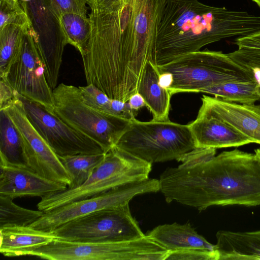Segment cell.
Here are the masks:
<instances>
[{"label": "cell", "instance_id": "obj_1", "mask_svg": "<svg viewBox=\"0 0 260 260\" xmlns=\"http://www.w3.org/2000/svg\"><path fill=\"white\" fill-rule=\"evenodd\" d=\"M156 0H129L111 11L91 10V29L81 55L87 84L127 102L150 60Z\"/></svg>", "mask_w": 260, "mask_h": 260}, {"label": "cell", "instance_id": "obj_2", "mask_svg": "<svg viewBox=\"0 0 260 260\" xmlns=\"http://www.w3.org/2000/svg\"><path fill=\"white\" fill-rule=\"evenodd\" d=\"M159 182L167 203L199 211L213 206L260 205V163L254 154L238 149L196 165L168 168Z\"/></svg>", "mask_w": 260, "mask_h": 260}, {"label": "cell", "instance_id": "obj_3", "mask_svg": "<svg viewBox=\"0 0 260 260\" xmlns=\"http://www.w3.org/2000/svg\"><path fill=\"white\" fill-rule=\"evenodd\" d=\"M260 31V16L205 5L199 0H156L150 60L156 66L208 44Z\"/></svg>", "mask_w": 260, "mask_h": 260}, {"label": "cell", "instance_id": "obj_4", "mask_svg": "<svg viewBox=\"0 0 260 260\" xmlns=\"http://www.w3.org/2000/svg\"><path fill=\"white\" fill-rule=\"evenodd\" d=\"M151 169L152 164L115 146L105 153L101 162L83 183L43 197L37 204L38 209L47 212L121 185L147 180Z\"/></svg>", "mask_w": 260, "mask_h": 260}, {"label": "cell", "instance_id": "obj_5", "mask_svg": "<svg viewBox=\"0 0 260 260\" xmlns=\"http://www.w3.org/2000/svg\"><path fill=\"white\" fill-rule=\"evenodd\" d=\"M157 67L160 74H171L172 82L167 89L172 95L200 92L223 82L255 81L251 70L239 65L222 51L200 50Z\"/></svg>", "mask_w": 260, "mask_h": 260}, {"label": "cell", "instance_id": "obj_6", "mask_svg": "<svg viewBox=\"0 0 260 260\" xmlns=\"http://www.w3.org/2000/svg\"><path fill=\"white\" fill-rule=\"evenodd\" d=\"M116 146L150 164L178 160L197 148L188 124L136 118Z\"/></svg>", "mask_w": 260, "mask_h": 260}, {"label": "cell", "instance_id": "obj_7", "mask_svg": "<svg viewBox=\"0 0 260 260\" xmlns=\"http://www.w3.org/2000/svg\"><path fill=\"white\" fill-rule=\"evenodd\" d=\"M53 95L54 105L49 112L97 142L105 153L116 146L129 127L132 120L87 104L79 87L62 83L53 90Z\"/></svg>", "mask_w": 260, "mask_h": 260}, {"label": "cell", "instance_id": "obj_8", "mask_svg": "<svg viewBox=\"0 0 260 260\" xmlns=\"http://www.w3.org/2000/svg\"><path fill=\"white\" fill-rule=\"evenodd\" d=\"M168 251L147 237L120 242H79L56 239L27 251L49 260H165Z\"/></svg>", "mask_w": 260, "mask_h": 260}, {"label": "cell", "instance_id": "obj_9", "mask_svg": "<svg viewBox=\"0 0 260 260\" xmlns=\"http://www.w3.org/2000/svg\"><path fill=\"white\" fill-rule=\"evenodd\" d=\"M50 232L57 239L79 242L128 241L145 236L129 204L79 217Z\"/></svg>", "mask_w": 260, "mask_h": 260}, {"label": "cell", "instance_id": "obj_10", "mask_svg": "<svg viewBox=\"0 0 260 260\" xmlns=\"http://www.w3.org/2000/svg\"><path fill=\"white\" fill-rule=\"evenodd\" d=\"M31 23L36 47L45 75L53 90L58 78L67 45L60 23L61 13L55 0H17Z\"/></svg>", "mask_w": 260, "mask_h": 260}, {"label": "cell", "instance_id": "obj_11", "mask_svg": "<svg viewBox=\"0 0 260 260\" xmlns=\"http://www.w3.org/2000/svg\"><path fill=\"white\" fill-rule=\"evenodd\" d=\"M159 191V179H148L121 185L101 194L70 203L44 214L29 226L50 232L79 217L129 204L135 197Z\"/></svg>", "mask_w": 260, "mask_h": 260}, {"label": "cell", "instance_id": "obj_12", "mask_svg": "<svg viewBox=\"0 0 260 260\" xmlns=\"http://www.w3.org/2000/svg\"><path fill=\"white\" fill-rule=\"evenodd\" d=\"M1 78L18 94L40 104L49 111L52 109L53 90L47 81L31 26L24 36L20 50Z\"/></svg>", "mask_w": 260, "mask_h": 260}, {"label": "cell", "instance_id": "obj_13", "mask_svg": "<svg viewBox=\"0 0 260 260\" xmlns=\"http://www.w3.org/2000/svg\"><path fill=\"white\" fill-rule=\"evenodd\" d=\"M17 96L31 124L58 156L104 153L97 142L69 126L40 104L18 93Z\"/></svg>", "mask_w": 260, "mask_h": 260}, {"label": "cell", "instance_id": "obj_14", "mask_svg": "<svg viewBox=\"0 0 260 260\" xmlns=\"http://www.w3.org/2000/svg\"><path fill=\"white\" fill-rule=\"evenodd\" d=\"M2 110L7 112L22 135L24 164L43 177L69 187L72 181L70 175L58 156L28 120L17 94L11 104Z\"/></svg>", "mask_w": 260, "mask_h": 260}, {"label": "cell", "instance_id": "obj_15", "mask_svg": "<svg viewBox=\"0 0 260 260\" xmlns=\"http://www.w3.org/2000/svg\"><path fill=\"white\" fill-rule=\"evenodd\" d=\"M68 186L39 175L25 164L9 162L0 156V195L14 199L43 197Z\"/></svg>", "mask_w": 260, "mask_h": 260}, {"label": "cell", "instance_id": "obj_16", "mask_svg": "<svg viewBox=\"0 0 260 260\" xmlns=\"http://www.w3.org/2000/svg\"><path fill=\"white\" fill-rule=\"evenodd\" d=\"M200 108L221 119L248 138L260 144V105H246L225 101L203 95Z\"/></svg>", "mask_w": 260, "mask_h": 260}, {"label": "cell", "instance_id": "obj_17", "mask_svg": "<svg viewBox=\"0 0 260 260\" xmlns=\"http://www.w3.org/2000/svg\"><path fill=\"white\" fill-rule=\"evenodd\" d=\"M188 124L197 148L236 147L252 143L231 125L201 108L194 120Z\"/></svg>", "mask_w": 260, "mask_h": 260}, {"label": "cell", "instance_id": "obj_18", "mask_svg": "<svg viewBox=\"0 0 260 260\" xmlns=\"http://www.w3.org/2000/svg\"><path fill=\"white\" fill-rule=\"evenodd\" d=\"M145 235L169 252L189 249L215 251V244L199 235L189 223L159 225Z\"/></svg>", "mask_w": 260, "mask_h": 260}, {"label": "cell", "instance_id": "obj_19", "mask_svg": "<svg viewBox=\"0 0 260 260\" xmlns=\"http://www.w3.org/2000/svg\"><path fill=\"white\" fill-rule=\"evenodd\" d=\"M215 236L218 260H260V230H220Z\"/></svg>", "mask_w": 260, "mask_h": 260}, {"label": "cell", "instance_id": "obj_20", "mask_svg": "<svg viewBox=\"0 0 260 260\" xmlns=\"http://www.w3.org/2000/svg\"><path fill=\"white\" fill-rule=\"evenodd\" d=\"M57 238L50 232L28 226L0 229V252L8 257L23 256L27 251L47 245Z\"/></svg>", "mask_w": 260, "mask_h": 260}, {"label": "cell", "instance_id": "obj_21", "mask_svg": "<svg viewBox=\"0 0 260 260\" xmlns=\"http://www.w3.org/2000/svg\"><path fill=\"white\" fill-rule=\"evenodd\" d=\"M160 73L157 66L147 61L142 73L137 92L144 99L146 107L152 115L154 121L170 120L171 94L159 83Z\"/></svg>", "mask_w": 260, "mask_h": 260}, {"label": "cell", "instance_id": "obj_22", "mask_svg": "<svg viewBox=\"0 0 260 260\" xmlns=\"http://www.w3.org/2000/svg\"><path fill=\"white\" fill-rule=\"evenodd\" d=\"M30 26V22L24 11L0 28V76L20 50L24 36Z\"/></svg>", "mask_w": 260, "mask_h": 260}, {"label": "cell", "instance_id": "obj_23", "mask_svg": "<svg viewBox=\"0 0 260 260\" xmlns=\"http://www.w3.org/2000/svg\"><path fill=\"white\" fill-rule=\"evenodd\" d=\"M200 92L241 104H254L260 100V86L256 81L223 82L205 88Z\"/></svg>", "mask_w": 260, "mask_h": 260}, {"label": "cell", "instance_id": "obj_24", "mask_svg": "<svg viewBox=\"0 0 260 260\" xmlns=\"http://www.w3.org/2000/svg\"><path fill=\"white\" fill-rule=\"evenodd\" d=\"M0 156L9 162L24 164L22 135L4 110H0Z\"/></svg>", "mask_w": 260, "mask_h": 260}, {"label": "cell", "instance_id": "obj_25", "mask_svg": "<svg viewBox=\"0 0 260 260\" xmlns=\"http://www.w3.org/2000/svg\"><path fill=\"white\" fill-rule=\"evenodd\" d=\"M60 23L66 44L74 46L82 55L91 34L90 18L86 15L64 12L60 15Z\"/></svg>", "mask_w": 260, "mask_h": 260}, {"label": "cell", "instance_id": "obj_26", "mask_svg": "<svg viewBox=\"0 0 260 260\" xmlns=\"http://www.w3.org/2000/svg\"><path fill=\"white\" fill-rule=\"evenodd\" d=\"M105 153L77 154L58 156L70 175L72 181L69 188H75L83 183L101 162Z\"/></svg>", "mask_w": 260, "mask_h": 260}, {"label": "cell", "instance_id": "obj_27", "mask_svg": "<svg viewBox=\"0 0 260 260\" xmlns=\"http://www.w3.org/2000/svg\"><path fill=\"white\" fill-rule=\"evenodd\" d=\"M45 212L21 207L11 198L0 195V229L15 226H28Z\"/></svg>", "mask_w": 260, "mask_h": 260}, {"label": "cell", "instance_id": "obj_28", "mask_svg": "<svg viewBox=\"0 0 260 260\" xmlns=\"http://www.w3.org/2000/svg\"><path fill=\"white\" fill-rule=\"evenodd\" d=\"M166 259L218 260V254L217 250L189 249L169 252Z\"/></svg>", "mask_w": 260, "mask_h": 260}, {"label": "cell", "instance_id": "obj_29", "mask_svg": "<svg viewBox=\"0 0 260 260\" xmlns=\"http://www.w3.org/2000/svg\"><path fill=\"white\" fill-rule=\"evenodd\" d=\"M216 149L211 148H196L183 155L178 161L182 165L190 166L196 165L210 159L216 154Z\"/></svg>", "mask_w": 260, "mask_h": 260}, {"label": "cell", "instance_id": "obj_30", "mask_svg": "<svg viewBox=\"0 0 260 260\" xmlns=\"http://www.w3.org/2000/svg\"><path fill=\"white\" fill-rule=\"evenodd\" d=\"M24 11L20 5L12 6L8 3L0 0V28L13 21Z\"/></svg>", "mask_w": 260, "mask_h": 260}, {"label": "cell", "instance_id": "obj_31", "mask_svg": "<svg viewBox=\"0 0 260 260\" xmlns=\"http://www.w3.org/2000/svg\"><path fill=\"white\" fill-rule=\"evenodd\" d=\"M17 92L3 79L0 82V110L8 107L15 99Z\"/></svg>", "mask_w": 260, "mask_h": 260}, {"label": "cell", "instance_id": "obj_32", "mask_svg": "<svg viewBox=\"0 0 260 260\" xmlns=\"http://www.w3.org/2000/svg\"><path fill=\"white\" fill-rule=\"evenodd\" d=\"M129 0H86L91 10L111 11Z\"/></svg>", "mask_w": 260, "mask_h": 260}, {"label": "cell", "instance_id": "obj_33", "mask_svg": "<svg viewBox=\"0 0 260 260\" xmlns=\"http://www.w3.org/2000/svg\"><path fill=\"white\" fill-rule=\"evenodd\" d=\"M235 44L238 48H250L260 49V31L236 39Z\"/></svg>", "mask_w": 260, "mask_h": 260}, {"label": "cell", "instance_id": "obj_34", "mask_svg": "<svg viewBox=\"0 0 260 260\" xmlns=\"http://www.w3.org/2000/svg\"><path fill=\"white\" fill-rule=\"evenodd\" d=\"M127 102L131 108L137 112L141 108L146 106L144 99L138 92L132 95Z\"/></svg>", "mask_w": 260, "mask_h": 260}, {"label": "cell", "instance_id": "obj_35", "mask_svg": "<svg viewBox=\"0 0 260 260\" xmlns=\"http://www.w3.org/2000/svg\"><path fill=\"white\" fill-rule=\"evenodd\" d=\"M172 80L171 73H163L160 74L159 83L162 87L168 89L171 86Z\"/></svg>", "mask_w": 260, "mask_h": 260}, {"label": "cell", "instance_id": "obj_36", "mask_svg": "<svg viewBox=\"0 0 260 260\" xmlns=\"http://www.w3.org/2000/svg\"><path fill=\"white\" fill-rule=\"evenodd\" d=\"M253 72L254 79L257 84L260 86V68H254L251 69Z\"/></svg>", "mask_w": 260, "mask_h": 260}, {"label": "cell", "instance_id": "obj_37", "mask_svg": "<svg viewBox=\"0 0 260 260\" xmlns=\"http://www.w3.org/2000/svg\"><path fill=\"white\" fill-rule=\"evenodd\" d=\"M7 3H8L9 5L12 6H18L19 4V3L17 0H2Z\"/></svg>", "mask_w": 260, "mask_h": 260}, {"label": "cell", "instance_id": "obj_38", "mask_svg": "<svg viewBox=\"0 0 260 260\" xmlns=\"http://www.w3.org/2000/svg\"><path fill=\"white\" fill-rule=\"evenodd\" d=\"M254 154L255 156L258 161V162L260 163V148H258L254 150Z\"/></svg>", "mask_w": 260, "mask_h": 260}, {"label": "cell", "instance_id": "obj_39", "mask_svg": "<svg viewBox=\"0 0 260 260\" xmlns=\"http://www.w3.org/2000/svg\"><path fill=\"white\" fill-rule=\"evenodd\" d=\"M253 2H255L257 6L260 8V0H252Z\"/></svg>", "mask_w": 260, "mask_h": 260}, {"label": "cell", "instance_id": "obj_40", "mask_svg": "<svg viewBox=\"0 0 260 260\" xmlns=\"http://www.w3.org/2000/svg\"><path fill=\"white\" fill-rule=\"evenodd\" d=\"M260 101V100H259Z\"/></svg>", "mask_w": 260, "mask_h": 260}]
</instances>
